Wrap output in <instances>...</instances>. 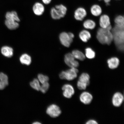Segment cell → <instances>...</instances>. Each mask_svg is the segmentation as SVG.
<instances>
[{
  "mask_svg": "<svg viewBox=\"0 0 124 124\" xmlns=\"http://www.w3.org/2000/svg\"><path fill=\"white\" fill-rule=\"evenodd\" d=\"M85 56L88 58L93 59L95 58V53L93 49L90 47H87L85 49Z\"/></svg>",
  "mask_w": 124,
  "mask_h": 124,
  "instance_id": "obj_25",
  "label": "cell"
},
{
  "mask_svg": "<svg viewBox=\"0 0 124 124\" xmlns=\"http://www.w3.org/2000/svg\"><path fill=\"white\" fill-rule=\"evenodd\" d=\"M20 61L22 64L28 66L31 62V58L28 54H22L20 57Z\"/></svg>",
  "mask_w": 124,
  "mask_h": 124,
  "instance_id": "obj_19",
  "label": "cell"
},
{
  "mask_svg": "<svg viewBox=\"0 0 124 124\" xmlns=\"http://www.w3.org/2000/svg\"><path fill=\"white\" fill-rule=\"evenodd\" d=\"M93 99L92 94L87 92L82 93L80 96V101L85 105H88L91 103Z\"/></svg>",
  "mask_w": 124,
  "mask_h": 124,
  "instance_id": "obj_11",
  "label": "cell"
},
{
  "mask_svg": "<svg viewBox=\"0 0 124 124\" xmlns=\"http://www.w3.org/2000/svg\"><path fill=\"white\" fill-rule=\"evenodd\" d=\"M75 59L72 53L67 54L64 57L65 62L70 68H77L79 66V63Z\"/></svg>",
  "mask_w": 124,
  "mask_h": 124,
  "instance_id": "obj_7",
  "label": "cell"
},
{
  "mask_svg": "<svg viewBox=\"0 0 124 124\" xmlns=\"http://www.w3.org/2000/svg\"><path fill=\"white\" fill-rule=\"evenodd\" d=\"M1 52L4 56L10 58L13 56L14 50L13 48L10 46H5L1 48Z\"/></svg>",
  "mask_w": 124,
  "mask_h": 124,
  "instance_id": "obj_18",
  "label": "cell"
},
{
  "mask_svg": "<svg viewBox=\"0 0 124 124\" xmlns=\"http://www.w3.org/2000/svg\"><path fill=\"white\" fill-rule=\"evenodd\" d=\"M90 77L86 73H83L79 77L77 83L78 88L80 90H84L90 84Z\"/></svg>",
  "mask_w": 124,
  "mask_h": 124,
  "instance_id": "obj_5",
  "label": "cell"
},
{
  "mask_svg": "<svg viewBox=\"0 0 124 124\" xmlns=\"http://www.w3.org/2000/svg\"><path fill=\"white\" fill-rule=\"evenodd\" d=\"M43 3L46 5L50 3L52 0H42Z\"/></svg>",
  "mask_w": 124,
  "mask_h": 124,
  "instance_id": "obj_31",
  "label": "cell"
},
{
  "mask_svg": "<svg viewBox=\"0 0 124 124\" xmlns=\"http://www.w3.org/2000/svg\"><path fill=\"white\" fill-rule=\"evenodd\" d=\"M86 124H97L98 123L95 120H91L88 121Z\"/></svg>",
  "mask_w": 124,
  "mask_h": 124,
  "instance_id": "obj_30",
  "label": "cell"
},
{
  "mask_svg": "<svg viewBox=\"0 0 124 124\" xmlns=\"http://www.w3.org/2000/svg\"><path fill=\"white\" fill-rule=\"evenodd\" d=\"M62 89L63 91V96L67 98H71L75 93L74 88L71 85H64L62 87Z\"/></svg>",
  "mask_w": 124,
  "mask_h": 124,
  "instance_id": "obj_9",
  "label": "cell"
},
{
  "mask_svg": "<svg viewBox=\"0 0 124 124\" xmlns=\"http://www.w3.org/2000/svg\"><path fill=\"white\" fill-rule=\"evenodd\" d=\"M83 25L85 28L92 30L95 28L96 25L94 21L92 20L88 19L84 22Z\"/></svg>",
  "mask_w": 124,
  "mask_h": 124,
  "instance_id": "obj_23",
  "label": "cell"
},
{
  "mask_svg": "<svg viewBox=\"0 0 124 124\" xmlns=\"http://www.w3.org/2000/svg\"><path fill=\"white\" fill-rule=\"evenodd\" d=\"M79 37L82 41L85 43L87 42L91 38L90 32L88 31L83 30L81 31L79 34Z\"/></svg>",
  "mask_w": 124,
  "mask_h": 124,
  "instance_id": "obj_20",
  "label": "cell"
},
{
  "mask_svg": "<svg viewBox=\"0 0 124 124\" xmlns=\"http://www.w3.org/2000/svg\"><path fill=\"white\" fill-rule=\"evenodd\" d=\"M46 112L51 117L55 118L60 115L61 113V111L58 106L52 104L50 105L47 108Z\"/></svg>",
  "mask_w": 124,
  "mask_h": 124,
  "instance_id": "obj_8",
  "label": "cell"
},
{
  "mask_svg": "<svg viewBox=\"0 0 124 124\" xmlns=\"http://www.w3.org/2000/svg\"><path fill=\"white\" fill-rule=\"evenodd\" d=\"M38 80L42 84L48 82L49 80V77L47 76L39 74L38 76Z\"/></svg>",
  "mask_w": 124,
  "mask_h": 124,
  "instance_id": "obj_28",
  "label": "cell"
},
{
  "mask_svg": "<svg viewBox=\"0 0 124 124\" xmlns=\"http://www.w3.org/2000/svg\"><path fill=\"white\" fill-rule=\"evenodd\" d=\"M8 85V76L3 73H0V90L4 89Z\"/></svg>",
  "mask_w": 124,
  "mask_h": 124,
  "instance_id": "obj_17",
  "label": "cell"
},
{
  "mask_svg": "<svg viewBox=\"0 0 124 124\" xmlns=\"http://www.w3.org/2000/svg\"><path fill=\"white\" fill-rule=\"evenodd\" d=\"M120 61L119 59L117 57H112L108 59L107 63L108 67L110 69H116L120 64Z\"/></svg>",
  "mask_w": 124,
  "mask_h": 124,
  "instance_id": "obj_16",
  "label": "cell"
},
{
  "mask_svg": "<svg viewBox=\"0 0 124 124\" xmlns=\"http://www.w3.org/2000/svg\"><path fill=\"white\" fill-rule=\"evenodd\" d=\"M112 28L111 25L106 28H101L98 30L97 38L101 44H110L113 40V35L111 31Z\"/></svg>",
  "mask_w": 124,
  "mask_h": 124,
  "instance_id": "obj_1",
  "label": "cell"
},
{
  "mask_svg": "<svg viewBox=\"0 0 124 124\" xmlns=\"http://www.w3.org/2000/svg\"><path fill=\"white\" fill-rule=\"evenodd\" d=\"M49 86V85L48 82L43 84L42 85L40 86L39 91H41L43 93H44L48 90Z\"/></svg>",
  "mask_w": 124,
  "mask_h": 124,
  "instance_id": "obj_29",
  "label": "cell"
},
{
  "mask_svg": "<svg viewBox=\"0 0 124 124\" xmlns=\"http://www.w3.org/2000/svg\"><path fill=\"white\" fill-rule=\"evenodd\" d=\"M6 18H10L15 19L18 22L20 21V18L18 17L17 13L16 11H13L11 12H7L5 16Z\"/></svg>",
  "mask_w": 124,
  "mask_h": 124,
  "instance_id": "obj_24",
  "label": "cell"
},
{
  "mask_svg": "<svg viewBox=\"0 0 124 124\" xmlns=\"http://www.w3.org/2000/svg\"><path fill=\"white\" fill-rule=\"evenodd\" d=\"M124 100L123 94L120 92H116L113 96L112 99L113 105L115 107H118L121 105Z\"/></svg>",
  "mask_w": 124,
  "mask_h": 124,
  "instance_id": "obj_10",
  "label": "cell"
},
{
  "mask_svg": "<svg viewBox=\"0 0 124 124\" xmlns=\"http://www.w3.org/2000/svg\"><path fill=\"white\" fill-rule=\"evenodd\" d=\"M124 27H120L116 25L111 29L113 40L119 50H124Z\"/></svg>",
  "mask_w": 124,
  "mask_h": 124,
  "instance_id": "obj_2",
  "label": "cell"
},
{
  "mask_svg": "<svg viewBox=\"0 0 124 124\" xmlns=\"http://www.w3.org/2000/svg\"><path fill=\"white\" fill-rule=\"evenodd\" d=\"M44 5L41 3H35L32 7V10L35 14L38 16L42 15L45 11Z\"/></svg>",
  "mask_w": 124,
  "mask_h": 124,
  "instance_id": "obj_13",
  "label": "cell"
},
{
  "mask_svg": "<svg viewBox=\"0 0 124 124\" xmlns=\"http://www.w3.org/2000/svg\"><path fill=\"white\" fill-rule=\"evenodd\" d=\"M114 22L116 25L124 27V17L121 15H119L115 18Z\"/></svg>",
  "mask_w": 124,
  "mask_h": 124,
  "instance_id": "obj_26",
  "label": "cell"
},
{
  "mask_svg": "<svg viewBox=\"0 0 124 124\" xmlns=\"http://www.w3.org/2000/svg\"><path fill=\"white\" fill-rule=\"evenodd\" d=\"M41 123H40V122H34V123L33 124H41Z\"/></svg>",
  "mask_w": 124,
  "mask_h": 124,
  "instance_id": "obj_33",
  "label": "cell"
},
{
  "mask_svg": "<svg viewBox=\"0 0 124 124\" xmlns=\"http://www.w3.org/2000/svg\"><path fill=\"white\" fill-rule=\"evenodd\" d=\"M67 11L66 7L63 4L58 5L52 8L51 10V15L53 19H60L64 17Z\"/></svg>",
  "mask_w": 124,
  "mask_h": 124,
  "instance_id": "obj_3",
  "label": "cell"
},
{
  "mask_svg": "<svg viewBox=\"0 0 124 124\" xmlns=\"http://www.w3.org/2000/svg\"><path fill=\"white\" fill-rule=\"evenodd\" d=\"M87 15L86 10L83 8H78L74 12V17L75 19L78 21H82Z\"/></svg>",
  "mask_w": 124,
  "mask_h": 124,
  "instance_id": "obj_12",
  "label": "cell"
},
{
  "mask_svg": "<svg viewBox=\"0 0 124 124\" xmlns=\"http://www.w3.org/2000/svg\"><path fill=\"white\" fill-rule=\"evenodd\" d=\"M103 0L107 4L109 3L110 1L111 0Z\"/></svg>",
  "mask_w": 124,
  "mask_h": 124,
  "instance_id": "obj_32",
  "label": "cell"
},
{
  "mask_svg": "<svg viewBox=\"0 0 124 124\" xmlns=\"http://www.w3.org/2000/svg\"><path fill=\"white\" fill-rule=\"evenodd\" d=\"M5 23L8 28L11 30H15L18 28L19 25L18 22L11 18H6Z\"/></svg>",
  "mask_w": 124,
  "mask_h": 124,
  "instance_id": "obj_14",
  "label": "cell"
},
{
  "mask_svg": "<svg viewBox=\"0 0 124 124\" xmlns=\"http://www.w3.org/2000/svg\"><path fill=\"white\" fill-rule=\"evenodd\" d=\"M39 83L40 82L38 79H34L33 81L31 82L30 86L34 89L37 91H39L41 86Z\"/></svg>",
  "mask_w": 124,
  "mask_h": 124,
  "instance_id": "obj_27",
  "label": "cell"
},
{
  "mask_svg": "<svg viewBox=\"0 0 124 124\" xmlns=\"http://www.w3.org/2000/svg\"><path fill=\"white\" fill-rule=\"evenodd\" d=\"M73 39L70 36L69 33L63 32L60 34L59 39L62 45L66 47H69L73 41Z\"/></svg>",
  "mask_w": 124,
  "mask_h": 124,
  "instance_id": "obj_6",
  "label": "cell"
},
{
  "mask_svg": "<svg viewBox=\"0 0 124 124\" xmlns=\"http://www.w3.org/2000/svg\"><path fill=\"white\" fill-rule=\"evenodd\" d=\"M91 14L94 16H97L101 15L102 12L101 8L98 5H93L91 9Z\"/></svg>",
  "mask_w": 124,
  "mask_h": 124,
  "instance_id": "obj_21",
  "label": "cell"
},
{
  "mask_svg": "<svg viewBox=\"0 0 124 124\" xmlns=\"http://www.w3.org/2000/svg\"><path fill=\"white\" fill-rule=\"evenodd\" d=\"M78 70L77 68H71L66 71H63L59 75L60 78L71 81L77 78Z\"/></svg>",
  "mask_w": 124,
  "mask_h": 124,
  "instance_id": "obj_4",
  "label": "cell"
},
{
  "mask_svg": "<svg viewBox=\"0 0 124 124\" xmlns=\"http://www.w3.org/2000/svg\"><path fill=\"white\" fill-rule=\"evenodd\" d=\"M72 54L74 58L80 61H83L86 57L85 54L79 50H74L72 51Z\"/></svg>",
  "mask_w": 124,
  "mask_h": 124,
  "instance_id": "obj_22",
  "label": "cell"
},
{
  "mask_svg": "<svg viewBox=\"0 0 124 124\" xmlns=\"http://www.w3.org/2000/svg\"><path fill=\"white\" fill-rule=\"evenodd\" d=\"M109 16L107 15H103L100 17V24L101 28L105 29L111 25Z\"/></svg>",
  "mask_w": 124,
  "mask_h": 124,
  "instance_id": "obj_15",
  "label": "cell"
}]
</instances>
